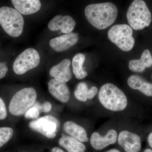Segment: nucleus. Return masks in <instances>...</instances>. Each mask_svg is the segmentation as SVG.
I'll return each mask as SVG.
<instances>
[{"mask_svg":"<svg viewBox=\"0 0 152 152\" xmlns=\"http://www.w3.org/2000/svg\"><path fill=\"white\" fill-rule=\"evenodd\" d=\"M98 98L101 105L111 111H122L127 107L128 99L124 93L111 83L105 84L101 87Z\"/></svg>","mask_w":152,"mask_h":152,"instance_id":"nucleus-2","label":"nucleus"},{"mask_svg":"<svg viewBox=\"0 0 152 152\" xmlns=\"http://www.w3.org/2000/svg\"><path fill=\"white\" fill-rule=\"evenodd\" d=\"M86 18L90 24L99 30H103L111 26L118 14L116 6L111 2L91 4L85 10Z\"/></svg>","mask_w":152,"mask_h":152,"instance_id":"nucleus-1","label":"nucleus"},{"mask_svg":"<svg viewBox=\"0 0 152 152\" xmlns=\"http://www.w3.org/2000/svg\"><path fill=\"white\" fill-rule=\"evenodd\" d=\"M71 61L69 59H65L58 64L51 68L50 71V75L56 80L67 83L72 77L70 69Z\"/></svg>","mask_w":152,"mask_h":152,"instance_id":"nucleus-13","label":"nucleus"},{"mask_svg":"<svg viewBox=\"0 0 152 152\" xmlns=\"http://www.w3.org/2000/svg\"><path fill=\"white\" fill-rule=\"evenodd\" d=\"M75 25V21L70 16L58 15L49 22L48 27L53 31L61 30V32L67 34L72 31Z\"/></svg>","mask_w":152,"mask_h":152,"instance_id":"nucleus-11","label":"nucleus"},{"mask_svg":"<svg viewBox=\"0 0 152 152\" xmlns=\"http://www.w3.org/2000/svg\"><path fill=\"white\" fill-rule=\"evenodd\" d=\"M0 25L9 35L16 38L23 33L24 20L16 9L3 7L0 8Z\"/></svg>","mask_w":152,"mask_h":152,"instance_id":"nucleus-4","label":"nucleus"},{"mask_svg":"<svg viewBox=\"0 0 152 152\" xmlns=\"http://www.w3.org/2000/svg\"><path fill=\"white\" fill-rule=\"evenodd\" d=\"M118 137V133L113 129L108 131L104 136L101 135L98 132H94L90 138V144L96 151H101L115 143Z\"/></svg>","mask_w":152,"mask_h":152,"instance_id":"nucleus-10","label":"nucleus"},{"mask_svg":"<svg viewBox=\"0 0 152 152\" xmlns=\"http://www.w3.org/2000/svg\"><path fill=\"white\" fill-rule=\"evenodd\" d=\"M58 143L60 145L68 152H85L86 150V146L83 143L64 134H62Z\"/></svg>","mask_w":152,"mask_h":152,"instance_id":"nucleus-19","label":"nucleus"},{"mask_svg":"<svg viewBox=\"0 0 152 152\" xmlns=\"http://www.w3.org/2000/svg\"><path fill=\"white\" fill-rule=\"evenodd\" d=\"M88 88L86 83L81 82L77 86L74 95L77 99L83 102H86L88 99Z\"/></svg>","mask_w":152,"mask_h":152,"instance_id":"nucleus-21","label":"nucleus"},{"mask_svg":"<svg viewBox=\"0 0 152 152\" xmlns=\"http://www.w3.org/2000/svg\"></svg>","mask_w":152,"mask_h":152,"instance_id":"nucleus-33","label":"nucleus"},{"mask_svg":"<svg viewBox=\"0 0 152 152\" xmlns=\"http://www.w3.org/2000/svg\"><path fill=\"white\" fill-rule=\"evenodd\" d=\"M104 152H121L119 150L115 148L111 149L108 150Z\"/></svg>","mask_w":152,"mask_h":152,"instance_id":"nucleus-30","label":"nucleus"},{"mask_svg":"<svg viewBox=\"0 0 152 152\" xmlns=\"http://www.w3.org/2000/svg\"><path fill=\"white\" fill-rule=\"evenodd\" d=\"M7 115L5 104L0 97V120L5 119Z\"/></svg>","mask_w":152,"mask_h":152,"instance_id":"nucleus-24","label":"nucleus"},{"mask_svg":"<svg viewBox=\"0 0 152 152\" xmlns=\"http://www.w3.org/2000/svg\"><path fill=\"white\" fill-rule=\"evenodd\" d=\"M144 152H152V150L150 149H146L144 151Z\"/></svg>","mask_w":152,"mask_h":152,"instance_id":"nucleus-31","label":"nucleus"},{"mask_svg":"<svg viewBox=\"0 0 152 152\" xmlns=\"http://www.w3.org/2000/svg\"><path fill=\"white\" fill-rule=\"evenodd\" d=\"M51 152H65L62 149L58 148V147H55L52 150Z\"/></svg>","mask_w":152,"mask_h":152,"instance_id":"nucleus-29","label":"nucleus"},{"mask_svg":"<svg viewBox=\"0 0 152 152\" xmlns=\"http://www.w3.org/2000/svg\"><path fill=\"white\" fill-rule=\"evenodd\" d=\"M52 109V104L48 102H44L42 104H41V112L47 113L50 111Z\"/></svg>","mask_w":152,"mask_h":152,"instance_id":"nucleus-27","label":"nucleus"},{"mask_svg":"<svg viewBox=\"0 0 152 152\" xmlns=\"http://www.w3.org/2000/svg\"><path fill=\"white\" fill-rule=\"evenodd\" d=\"M49 92L58 100L63 103L68 102L70 98V93L66 83L52 79L48 84Z\"/></svg>","mask_w":152,"mask_h":152,"instance_id":"nucleus-14","label":"nucleus"},{"mask_svg":"<svg viewBox=\"0 0 152 152\" xmlns=\"http://www.w3.org/2000/svg\"><path fill=\"white\" fill-rule=\"evenodd\" d=\"M64 131L69 136L74 138L81 142H86L89 141L88 134L86 129L77 123L68 121L64 124Z\"/></svg>","mask_w":152,"mask_h":152,"instance_id":"nucleus-16","label":"nucleus"},{"mask_svg":"<svg viewBox=\"0 0 152 152\" xmlns=\"http://www.w3.org/2000/svg\"><path fill=\"white\" fill-rule=\"evenodd\" d=\"M8 68L6 62H0V79H2L7 75Z\"/></svg>","mask_w":152,"mask_h":152,"instance_id":"nucleus-25","label":"nucleus"},{"mask_svg":"<svg viewBox=\"0 0 152 152\" xmlns=\"http://www.w3.org/2000/svg\"><path fill=\"white\" fill-rule=\"evenodd\" d=\"M127 84L132 89L138 90L148 96H152V84L140 76L133 75L128 78Z\"/></svg>","mask_w":152,"mask_h":152,"instance_id":"nucleus-17","label":"nucleus"},{"mask_svg":"<svg viewBox=\"0 0 152 152\" xmlns=\"http://www.w3.org/2000/svg\"><path fill=\"white\" fill-rule=\"evenodd\" d=\"M152 65V58L148 50H145L142 53L140 59L132 60L129 62V67L130 70L135 72H142L146 68Z\"/></svg>","mask_w":152,"mask_h":152,"instance_id":"nucleus-18","label":"nucleus"},{"mask_svg":"<svg viewBox=\"0 0 152 152\" xmlns=\"http://www.w3.org/2000/svg\"><path fill=\"white\" fill-rule=\"evenodd\" d=\"M14 131L9 127L0 128V148L7 143L13 136Z\"/></svg>","mask_w":152,"mask_h":152,"instance_id":"nucleus-22","label":"nucleus"},{"mask_svg":"<svg viewBox=\"0 0 152 152\" xmlns=\"http://www.w3.org/2000/svg\"><path fill=\"white\" fill-rule=\"evenodd\" d=\"M117 141L125 152H139L141 149L140 137L135 133L128 130L120 132Z\"/></svg>","mask_w":152,"mask_h":152,"instance_id":"nucleus-9","label":"nucleus"},{"mask_svg":"<svg viewBox=\"0 0 152 152\" xmlns=\"http://www.w3.org/2000/svg\"><path fill=\"white\" fill-rule=\"evenodd\" d=\"M99 92L96 86H93L89 89L88 91V99L91 100Z\"/></svg>","mask_w":152,"mask_h":152,"instance_id":"nucleus-26","label":"nucleus"},{"mask_svg":"<svg viewBox=\"0 0 152 152\" xmlns=\"http://www.w3.org/2000/svg\"><path fill=\"white\" fill-rule=\"evenodd\" d=\"M78 40L77 33L71 32L53 38L50 41V45L56 51H64L73 46Z\"/></svg>","mask_w":152,"mask_h":152,"instance_id":"nucleus-12","label":"nucleus"},{"mask_svg":"<svg viewBox=\"0 0 152 152\" xmlns=\"http://www.w3.org/2000/svg\"><path fill=\"white\" fill-rule=\"evenodd\" d=\"M148 142L150 147L152 148V132L150 133L148 136Z\"/></svg>","mask_w":152,"mask_h":152,"instance_id":"nucleus-28","label":"nucleus"},{"mask_svg":"<svg viewBox=\"0 0 152 152\" xmlns=\"http://www.w3.org/2000/svg\"><path fill=\"white\" fill-rule=\"evenodd\" d=\"M15 9L21 15H31L40 10L41 3L39 0H12Z\"/></svg>","mask_w":152,"mask_h":152,"instance_id":"nucleus-15","label":"nucleus"},{"mask_svg":"<svg viewBox=\"0 0 152 152\" xmlns=\"http://www.w3.org/2000/svg\"><path fill=\"white\" fill-rule=\"evenodd\" d=\"M60 123L56 118L47 115L30 122L29 126L33 130L40 133L49 139H53L56 135Z\"/></svg>","mask_w":152,"mask_h":152,"instance_id":"nucleus-8","label":"nucleus"},{"mask_svg":"<svg viewBox=\"0 0 152 152\" xmlns=\"http://www.w3.org/2000/svg\"><path fill=\"white\" fill-rule=\"evenodd\" d=\"M40 62V56L35 49H26L16 58L13 65L15 73L22 75L37 67Z\"/></svg>","mask_w":152,"mask_h":152,"instance_id":"nucleus-7","label":"nucleus"},{"mask_svg":"<svg viewBox=\"0 0 152 152\" xmlns=\"http://www.w3.org/2000/svg\"><path fill=\"white\" fill-rule=\"evenodd\" d=\"M107 35L109 40L124 51H129L134 45L133 30L129 25H115L109 30Z\"/></svg>","mask_w":152,"mask_h":152,"instance_id":"nucleus-6","label":"nucleus"},{"mask_svg":"<svg viewBox=\"0 0 152 152\" xmlns=\"http://www.w3.org/2000/svg\"></svg>","mask_w":152,"mask_h":152,"instance_id":"nucleus-32","label":"nucleus"},{"mask_svg":"<svg viewBox=\"0 0 152 152\" xmlns=\"http://www.w3.org/2000/svg\"><path fill=\"white\" fill-rule=\"evenodd\" d=\"M40 112L35 107H32L25 113V118L28 119H37Z\"/></svg>","mask_w":152,"mask_h":152,"instance_id":"nucleus-23","label":"nucleus"},{"mask_svg":"<svg viewBox=\"0 0 152 152\" xmlns=\"http://www.w3.org/2000/svg\"><path fill=\"white\" fill-rule=\"evenodd\" d=\"M37 93L33 88H26L17 92L10 102L9 111L12 115H23L36 102Z\"/></svg>","mask_w":152,"mask_h":152,"instance_id":"nucleus-5","label":"nucleus"},{"mask_svg":"<svg viewBox=\"0 0 152 152\" xmlns=\"http://www.w3.org/2000/svg\"><path fill=\"white\" fill-rule=\"evenodd\" d=\"M126 17L131 27L135 30L149 26L152 21L151 12L142 0L133 1L128 9Z\"/></svg>","mask_w":152,"mask_h":152,"instance_id":"nucleus-3","label":"nucleus"},{"mask_svg":"<svg viewBox=\"0 0 152 152\" xmlns=\"http://www.w3.org/2000/svg\"><path fill=\"white\" fill-rule=\"evenodd\" d=\"M86 59L83 54L78 53L74 56L72 61L73 72L78 80L84 79L88 76V73L83 68V65Z\"/></svg>","mask_w":152,"mask_h":152,"instance_id":"nucleus-20","label":"nucleus"}]
</instances>
